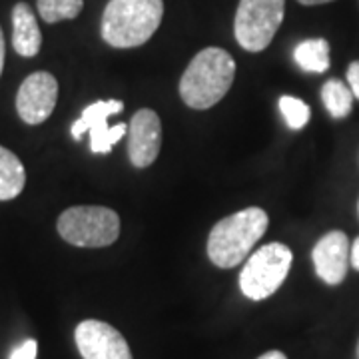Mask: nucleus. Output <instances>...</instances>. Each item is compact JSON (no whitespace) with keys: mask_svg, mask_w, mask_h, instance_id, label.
<instances>
[{"mask_svg":"<svg viewBox=\"0 0 359 359\" xmlns=\"http://www.w3.org/2000/svg\"><path fill=\"white\" fill-rule=\"evenodd\" d=\"M353 92L351 88L344 84L341 80L332 78L321 86V100L323 106L330 114L334 116L335 120H344L351 114L353 110Z\"/></svg>","mask_w":359,"mask_h":359,"instance_id":"15","label":"nucleus"},{"mask_svg":"<svg viewBox=\"0 0 359 359\" xmlns=\"http://www.w3.org/2000/svg\"><path fill=\"white\" fill-rule=\"evenodd\" d=\"M26 172L18 156L0 146V202L14 200L25 190Z\"/></svg>","mask_w":359,"mask_h":359,"instance_id":"13","label":"nucleus"},{"mask_svg":"<svg viewBox=\"0 0 359 359\" xmlns=\"http://www.w3.org/2000/svg\"><path fill=\"white\" fill-rule=\"evenodd\" d=\"M347 86L351 88L353 96L359 100V60H353L347 68Z\"/></svg>","mask_w":359,"mask_h":359,"instance_id":"19","label":"nucleus"},{"mask_svg":"<svg viewBox=\"0 0 359 359\" xmlns=\"http://www.w3.org/2000/svg\"><path fill=\"white\" fill-rule=\"evenodd\" d=\"M40 18L48 25L60 20H74L84 8V0H39L36 2Z\"/></svg>","mask_w":359,"mask_h":359,"instance_id":"16","label":"nucleus"},{"mask_svg":"<svg viewBox=\"0 0 359 359\" xmlns=\"http://www.w3.org/2000/svg\"><path fill=\"white\" fill-rule=\"evenodd\" d=\"M4 34H2V28H0V74H2V68H4Z\"/></svg>","mask_w":359,"mask_h":359,"instance_id":"22","label":"nucleus"},{"mask_svg":"<svg viewBox=\"0 0 359 359\" xmlns=\"http://www.w3.org/2000/svg\"><path fill=\"white\" fill-rule=\"evenodd\" d=\"M294 254L287 245L266 244L248 257L240 271V290L248 299L262 302L273 295L292 269Z\"/></svg>","mask_w":359,"mask_h":359,"instance_id":"5","label":"nucleus"},{"mask_svg":"<svg viewBox=\"0 0 359 359\" xmlns=\"http://www.w3.org/2000/svg\"><path fill=\"white\" fill-rule=\"evenodd\" d=\"M349 264H351V268L359 271V238L353 240V244H351V252H349Z\"/></svg>","mask_w":359,"mask_h":359,"instance_id":"20","label":"nucleus"},{"mask_svg":"<svg viewBox=\"0 0 359 359\" xmlns=\"http://www.w3.org/2000/svg\"><path fill=\"white\" fill-rule=\"evenodd\" d=\"M162 146V122L150 108H142L132 116L128 126V156L132 166L148 168L154 164Z\"/></svg>","mask_w":359,"mask_h":359,"instance_id":"10","label":"nucleus"},{"mask_svg":"<svg viewBox=\"0 0 359 359\" xmlns=\"http://www.w3.org/2000/svg\"><path fill=\"white\" fill-rule=\"evenodd\" d=\"M285 16V0H240L233 34L248 52H262L269 46Z\"/></svg>","mask_w":359,"mask_h":359,"instance_id":"6","label":"nucleus"},{"mask_svg":"<svg viewBox=\"0 0 359 359\" xmlns=\"http://www.w3.org/2000/svg\"><path fill=\"white\" fill-rule=\"evenodd\" d=\"M257 359H287L285 358V353L282 351H278V349H273V351H268V353H264V355H259Z\"/></svg>","mask_w":359,"mask_h":359,"instance_id":"21","label":"nucleus"},{"mask_svg":"<svg viewBox=\"0 0 359 359\" xmlns=\"http://www.w3.org/2000/svg\"><path fill=\"white\" fill-rule=\"evenodd\" d=\"M349 240L341 230L327 231L313 245L311 259L321 282L327 285H339L346 280L349 269Z\"/></svg>","mask_w":359,"mask_h":359,"instance_id":"11","label":"nucleus"},{"mask_svg":"<svg viewBox=\"0 0 359 359\" xmlns=\"http://www.w3.org/2000/svg\"><path fill=\"white\" fill-rule=\"evenodd\" d=\"M124 110L122 100H98L84 108L82 116L72 124V138L80 140L84 132H90V148L94 154H108L116 142L126 134V124L108 126V118Z\"/></svg>","mask_w":359,"mask_h":359,"instance_id":"7","label":"nucleus"},{"mask_svg":"<svg viewBox=\"0 0 359 359\" xmlns=\"http://www.w3.org/2000/svg\"><path fill=\"white\" fill-rule=\"evenodd\" d=\"M268 226V214L254 205L219 219L208 236V257L222 269L236 268L250 256Z\"/></svg>","mask_w":359,"mask_h":359,"instance_id":"3","label":"nucleus"},{"mask_svg":"<svg viewBox=\"0 0 359 359\" xmlns=\"http://www.w3.org/2000/svg\"><path fill=\"white\" fill-rule=\"evenodd\" d=\"M58 233L76 248H106L120 236V218L104 205H74L58 218Z\"/></svg>","mask_w":359,"mask_h":359,"instance_id":"4","label":"nucleus"},{"mask_svg":"<svg viewBox=\"0 0 359 359\" xmlns=\"http://www.w3.org/2000/svg\"><path fill=\"white\" fill-rule=\"evenodd\" d=\"M299 4L304 6H320V4H327V2H334V0H297Z\"/></svg>","mask_w":359,"mask_h":359,"instance_id":"23","label":"nucleus"},{"mask_svg":"<svg viewBox=\"0 0 359 359\" xmlns=\"http://www.w3.org/2000/svg\"><path fill=\"white\" fill-rule=\"evenodd\" d=\"M164 0H110L102 14V39L112 48H136L160 28Z\"/></svg>","mask_w":359,"mask_h":359,"instance_id":"2","label":"nucleus"},{"mask_svg":"<svg viewBox=\"0 0 359 359\" xmlns=\"http://www.w3.org/2000/svg\"><path fill=\"white\" fill-rule=\"evenodd\" d=\"M358 214H359V202H358Z\"/></svg>","mask_w":359,"mask_h":359,"instance_id":"25","label":"nucleus"},{"mask_svg":"<svg viewBox=\"0 0 359 359\" xmlns=\"http://www.w3.org/2000/svg\"><path fill=\"white\" fill-rule=\"evenodd\" d=\"M355 355H358V359H359V339H358V347H355Z\"/></svg>","mask_w":359,"mask_h":359,"instance_id":"24","label":"nucleus"},{"mask_svg":"<svg viewBox=\"0 0 359 359\" xmlns=\"http://www.w3.org/2000/svg\"><path fill=\"white\" fill-rule=\"evenodd\" d=\"M74 339L84 359H132L124 335L106 321L84 320L78 323Z\"/></svg>","mask_w":359,"mask_h":359,"instance_id":"9","label":"nucleus"},{"mask_svg":"<svg viewBox=\"0 0 359 359\" xmlns=\"http://www.w3.org/2000/svg\"><path fill=\"white\" fill-rule=\"evenodd\" d=\"M280 110L285 118V124L292 130H302L308 126L311 110L304 100L294 98V96H282L280 98Z\"/></svg>","mask_w":359,"mask_h":359,"instance_id":"17","label":"nucleus"},{"mask_svg":"<svg viewBox=\"0 0 359 359\" xmlns=\"http://www.w3.org/2000/svg\"><path fill=\"white\" fill-rule=\"evenodd\" d=\"M58 100V80L50 72H32L16 94V112L26 124L36 126L48 120Z\"/></svg>","mask_w":359,"mask_h":359,"instance_id":"8","label":"nucleus"},{"mask_svg":"<svg viewBox=\"0 0 359 359\" xmlns=\"http://www.w3.org/2000/svg\"><path fill=\"white\" fill-rule=\"evenodd\" d=\"M36 351H39V344L34 339H26L25 344H20L11 353V359H36Z\"/></svg>","mask_w":359,"mask_h":359,"instance_id":"18","label":"nucleus"},{"mask_svg":"<svg viewBox=\"0 0 359 359\" xmlns=\"http://www.w3.org/2000/svg\"><path fill=\"white\" fill-rule=\"evenodd\" d=\"M295 65L302 70L311 72V74H321L325 72L332 60H330V42L325 39H309L299 42L294 50Z\"/></svg>","mask_w":359,"mask_h":359,"instance_id":"14","label":"nucleus"},{"mask_svg":"<svg viewBox=\"0 0 359 359\" xmlns=\"http://www.w3.org/2000/svg\"><path fill=\"white\" fill-rule=\"evenodd\" d=\"M13 46L25 58L36 56L42 46L36 16L26 2H18L13 8Z\"/></svg>","mask_w":359,"mask_h":359,"instance_id":"12","label":"nucleus"},{"mask_svg":"<svg viewBox=\"0 0 359 359\" xmlns=\"http://www.w3.org/2000/svg\"><path fill=\"white\" fill-rule=\"evenodd\" d=\"M236 78L231 54L218 46L200 50L180 78V96L194 110H208L228 94Z\"/></svg>","mask_w":359,"mask_h":359,"instance_id":"1","label":"nucleus"}]
</instances>
